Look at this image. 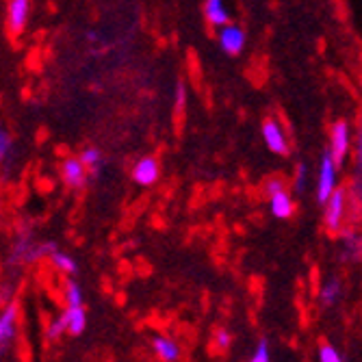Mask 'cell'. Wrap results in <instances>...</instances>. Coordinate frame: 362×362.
<instances>
[{"label":"cell","mask_w":362,"mask_h":362,"mask_svg":"<svg viewBox=\"0 0 362 362\" xmlns=\"http://www.w3.org/2000/svg\"><path fill=\"white\" fill-rule=\"evenodd\" d=\"M260 133H262V141H265L269 152H274L276 156H288L291 154L288 137H286L284 128L280 126V122L276 117H267L265 122H262Z\"/></svg>","instance_id":"277c9868"},{"label":"cell","mask_w":362,"mask_h":362,"mask_svg":"<svg viewBox=\"0 0 362 362\" xmlns=\"http://www.w3.org/2000/svg\"><path fill=\"white\" fill-rule=\"evenodd\" d=\"M33 0H7V28L11 37H20L28 26Z\"/></svg>","instance_id":"ba28073f"},{"label":"cell","mask_w":362,"mask_h":362,"mask_svg":"<svg viewBox=\"0 0 362 362\" xmlns=\"http://www.w3.org/2000/svg\"><path fill=\"white\" fill-rule=\"evenodd\" d=\"M152 351L158 360H165V362H176L180 358V345L170 337H154Z\"/></svg>","instance_id":"5bb4252c"},{"label":"cell","mask_w":362,"mask_h":362,"mask_svg":"<svg viewBox=\"0 0 362 362\" xmlns=\"http://www.w3.org/2000/svg\"><path fill=\"white\" fill-rule=\"evenodd\" d=\"M349 148H351V130L349 124L345 119H337L330 128V154L334 156L337 165L343 168L345 160L349 156Z\"/></svg>","instance_id":"5b68a950"},{"label":"cell","mask_w":362,"mask_h":362,"mask_svg":"<svg viewBox=\"0 0 362 362\" xmlns=\"http://www.w3.org/2000/svg\"><path fill=\"white\" fill-rule=\"evenodd\" d=\"M291 189L295 193H304L308 189V168L304 163H298V165H295V172L291 176Z\"/></svg>","instance_id":"ffe728a7"},{"label":"cell","mask_w":362,"mask_h":362,"mask_svg":"<svg viewBox=\"0 0 362 362\" xmlns=\"http://www.w3.org/2000/svg\"><path fill=\"white\" fill-rule=\"evenodd\" d=\"M356 174H362V124L356 135Z\"/></svg>","instance_id":"83f0119b"},{"label":"cell","mask_w":362,"mask_h":362,"mask_svg":"<svg viewBox=\"0 0 362 362\" xmlns=\"http://www.w3.org/2000/svg\"><path fill=\"white\" fill-rule=\"evenodd\" d=\"M347 197H349V191L345 189H337L330 197H327V202L323 204V223H325V230L327 233H341L343 230V223H345V217H347Z\"/></svg>","instance_id":"3957f363"},{"label":"cell","mask_w":362,"mask_h":362,"mask_svg":"<svg viewBox=\"0 0 362 362\" xmlns=\"http://www.w3.org/2000/svg\"><path fill=\"white\" fill-rule=\"evenodd\" d=\"M63 300L65 306H81L83 304V288L76 280H68L63 286Z\"/></svg>","instance_id":"d6986e66"},{"label":"cell","mask_w":362,"mask_h":362,"mask_svg":"<svg viewBox=\"0 0 362 362\" xmlns=\"http://www.w3.org/2000/svg\"><path fill=\"white\" fill-rule=\"evenodd\" d=\"M204 18L213 28H219L233 22L223 0H204Z\"/></svg>","instance_id":"4fadbf2b"},{"label":"cell","mask_w":362,"mask_h":362,"mask_svg":"<svg viewBox=\"0 0 362 362\" xmlns=\"http://www.w3.org/2000/svg\"><path fill=\"white\" fill-rule=\"evenodd\" d=\"M230 345H233V334H230L226 327H219V330L215 332V347L219 351H228Z\"/></svg>","instance_id":"d4e9b609"},{"label":"cell","mask_w":362,"mask_h":362,"mask_svg":"<svg viewBox=\"0 0 362 362\" xmlns=\"http://www.w3.org/2000/svg\"><path fill=\"white\" fill-rule=\"evenodd\" d=\"M252 362H269L272 360V351H269V341L267 339H260L250 356Z\"/></svg>","instance_id":"603a6c76"},{"label":"cell","mask_w":362,"mask_h":362,"mask_svg":"<svg viewBox=\"0 0 362 362\" xmlns=\"http://www.w3.org/2000/svg\"><path fill=\"white\" fill-rule=\"evenodd\" d=\"M87 40H89V42H98V35H95L93 30H89V33H87Z\"/></svg>","instance_id":"f546056e"},{"label":"cell","mask_w":362,"mask_h":362,"mask_svg":"<svg viewBox=\"0 0 362 362\" xmlns=\"http://www.w3.org/2000/svg\"><path fill=\"white\" fill-rule=\"evenodd\" d=\"M317 358H319V362H341L343 354L334 345H330V343H321L319 351H317Z\"/></svg>","instance_id":"7402d4cb"},{"label":"cell","mask_w":362,"mask_h":362,"mask_svg":"<svg viewBox=\"0 0 362 362\" xmlns=\"http://www.w3.org/2000/svg\"><path fill=\"white\" fill-rule=\"evenodd\" d=\"M54 250H59L54 241L37 243L35 239H33V230L26 223H20V228L16 230V239H13L9 262H11V265H33V262L50 258V254Z\"/></svg>","instance_id":"6da1fadb"},{"label":"cell","mask_w":362,"mask_h":362,"mask_svg":"<svg viewBox=\"0 0 362 362\" xmlns=\"http://www.w3.org/2000/svg\"><path fill=\"white\" fill-rule=\"evenodd\" d=\"M343 298V282L339 278L325 280L319 288V302L323 306H334Z\"/></svg>","instance_id":"e0dca14e"},{"label":"cell","mask_w":362,"mask_h":362,"mask_svg":"<svg viewBox=\"0 0 362 362\" xmlns=\"http://www.w3.org/2000/svg\"><path fill=\"white\" fill-rule=\"evenodd\" d=\"M341 243H343V258L345 260H360L362 256V235L354 228L341 230Z\"/></svg>","instance_id":"7c38bea8"},{"label":"cell","mask_w":362,"mask_h":362,"mask_svg":"<svg viewBox=\"0 0 362 362\" xmlns=\"http://www.w3.org/2000/svg\"><path fill=\"white\" fill-rule=\"evenodd\" d=\"M217 44L228 57H239L245 50V33L237 24H226L217 28Z\"/></svg>","instance_id":"8992f818"},{"label":"cell","mask_w":362,"mask_h":362,"mask_svg":"<svg viewBox=\"0 0 362 362\" xmlns=\"http://www.w3.org/2000/svg\"><path fill=\"white\" fill-rule=\"evenodd\" d=\"M130 178L139 187H154L160 178V165L156 156H141L130 170Z\"/></svg>","instance_id":"9c48e42d"},{"label":"cell","mask_w":362,"mask_h":362,"mask_svg":"<svg viewBox=\"0 0 362 362\" xmlns=\"http://www.w3.org/2000/svg\"><path fill=\"white\" fill-rule=\"evenodd\" d=\"M11 144H13L11 141V135L3 128V130H0V158H3V160H7L9 150H11Z\"/></svg>","instance_id":"4316f807"},{"label":"cell","mask_w":362,"mask_h":362,"mask_svg":"<svg viewBox=\"0 0 362 362\" xmlns=\"http://www.w3.org/2000/svg\"><path fill=\"white\" fill-rule=\"evenodd\" d=\"M349 195L354 197V202L362 204V174H354L351 187H349Z\"/></svg>","instance_id":"484cf974"},{"label":"cell","mask_w":362,"mask_h":362,"mask_svg":"<svg viewBox=\"0 0 362 362\" xmlns=\"http://www.w3.org/2000/svg\"><path fill=\"white\" fill-rule=\"evenodd\" d=\"M269 197V213L276 217V219H291L293 213H295V200L288 189H280Z\"/></svg>","instance_id":"8fae6325"},{"label":"cell","mask_w":362,"mask_h":362,"mask_svg":"<svg viewBox=\"0 0 362 362\" xmlns=\"http://www.w3.org/2000/svg\"><path fill=\"white\" fill-rule=\"evenodd\" d=\"M280 189H286V182H284L282 178H272V180H267V185H265V193H267V195H272V193H276V191H280Z\"/></svg>","instance_id":"f1b7e54d"},{"label":"cell","mask_w":362,"mask_h":362,"mask_svg":"<svg viewBox=\"0 0 362 362\" xmlns=\"http://www.w3.org/2000/svg\"><path fill=\"white\" fill-rule=\"evenodd\" d=\"M87 178H89V168L81 160V156L63 158V163H61V180H63L65 187L72 189V191L85 189Z\"/></svg>","instance_id":"52a82bcc"},{"label":"cell","mask_w":362,"mask_h":362,"mask_svg":"<svg viewBox=\"0 0 362 362\" xmlns=\"http://www.w3.org/2000/svg\"><path fill=\"white\" fill-rule=\"evenodd\" d=\"M63 334H68V321H65V317H63V313L61 315H57L54 319H50V323L46 325V339L48 341H59Z\"/></svg>","instance_id":"ac0fdd59"},{"label":"cell","mask_w":362,"mask_h":362,"mask_svg":"<svg viewBox=\"0 0 362 362\" xmlns=\"http://www.w3.org/2000/svg\"><path fill=\"white\" fill-rule=\"evenodd\" d=\"M81 160L85 163V165L89 168V172H98V165H100V163H103V154H100V150H98V148H93V146H87V148H83L81 150Z\"/></svg>","instance_id":"44dd1931"},{"label":"cell","mask_w":362,"mask_h":362,"mask_svg":"<svg viewBox=\"0 0 362 362\" xmlns=\"http://www.w3.org/2000/svg\"><path fill=\"white\" fill-rule=\"evenodd\" d=\"M339 165L334 156L330 154V150H325L323 156H321V163H319V172H317V202L323 206L327 202V197H330L337 189H339Z\"/></svg>","instance_id":"7a4b0ae2"},{"label":"cell","mask_w":362,"mask_h":362,"mask_svg":"<svg viewBox=\"0 0 362 362\" xmlns=\"http://www.w3.org/2000/svg\"><path fill=\"white\" fill-rule=\"evenodd\" d=\"M18 337V304L9 302L3 308V315H0V349H3V356L7 354L9 345L16 341Z\"/></svg>","instance_id":"30bf717a"},{"label":"cell","mask_w":362,"mask_h":362,"mask_svg":"<svg viewBox=\"0 0 362 362\" xmlns=\"http://www.w3.org/2000/svg\"><path fill=\"white\" fill-rule=\"evenodd\" d=\"M48 262H50V265H52V267H54L59 274L68 276V278H74V276L78 274V265H76V260H74L70 254L61 252V250H54V252L50 254Z\"/></svg>","instance_id":"2e32d148"},{"label":"cell","mask_w":362,"mask_h":362,"mask_svg":"<svg viewBox=\"0 0 362 362\" xmlns=\"http://www.w3.org/2000/svg\"><path fill=\"white\" fill-rule=\"evenodd\" d=\"M63 317L68 321V334L70 337H81L87 327V313H85V306H65L63 310Z\"/></svg>","instance_id":"9a60e30c"},{"label":"cell","mask_w":362,"mask_h":362,"mask_svg":"<svg viewBox=\"0 0 362 362\" xmlns=\"http://www.w3.org/2000/svg\"><path fill=\"white\" fill-rule=\"evenodd\" d=\"M187 85L180 81L178 85H176V93H174V111L176 113H182L185 111V107H187Z\"/></svg>","instance_id":"cb8c5ba5"}]
</instances>
